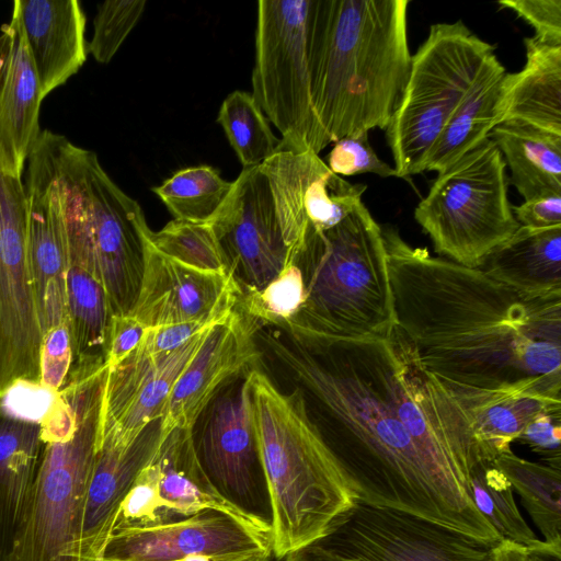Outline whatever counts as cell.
Masks as SVG:
<instances>
[{"mask_svg": "<svg viewBox=\"0 0 561 561\" xmlns=\"http://www.w3.org/2000/svg\"><path fill=\"white\" fill-rule=\"evenodd\" d=\"M263 342L298 382L358 502L409 513L494 546L470 489L483 459L461 404L394 325L382 340Z\"/></svg>", "mask_w": 561, "mask_h": 561, "instance_id": "6da1fadb", "label": "cell"}, {"mask_svg": "<svg viewBox=\"0 0 561 561\" xmlns=\"http://www.w3.org/2000/svg\"><path fill=\"white\" fill-rule=\"evenodd\" d=\"M381 230L396 325L465 411L525 392L561 398V295L520 294Z\"/></svg>", "mask_w": 561, "mask_h": 561, "instance_id": "7a4b0ae2", "label": "cell"}, {"mask_svg": "<svg viewBox=\"0 0 561 561\" xmlns=\"http://www.w3.org/2000/svg\"><path fill=\"white\" fill-rule=\"evenodd\" d=\"M409 4V0H311V101L329 144L388 126L410 71Z\"/></svg>", "mask_w": 561, "mask_h": 561, "instance_id": "3957f363", "label": "cell"}, {"mask_svg": "<svg viewBox=\"0 0 561 561\" xmlns=\"http://www.w3.org/2000/svg\"><path fill=\"white\" fill-rule=\"evenodd\" d=\"M248 377L272 501V553L280 560L324 539L358 497L312 422L302 390L283 392L257 368Z\"/></svg>", "mask_w": 561, "mask_h": 561, "instance_id": "277c9868", "label": "cell"}, {"mask_svg": "<svg viewBox=\"0 0 561 561\" xmlns=\"http://www.w3.org/2000/svg\"><path fill=\"white\" fill-rule=\"evenodd\" d=\"M107 370L71 369L41 422L37 474L7 561H81Z\"/></svg>", "mask_w": 561, "mask_h": 561, "instance_id": "5b68a950", "label": "cell"}, {"mask_svg": "<svg viewBox=\"0 0 561 561\" xmlns=\"http://www.w3.org/2000/svg\"><path fill=\"white\" fill-rule=\"evenodd\" d=\"M306 299L283 328L299 344L382 340L396 325L381 227L360 204L327 230L307 227L294 261Z\"/></svg>", "mask_w": 561, "mask_h": 561, "instance_id": "8992f818", "label": "cell"}, {"mask_svg": "<svg viewBox=\"0 0 561 561\" xmlns=\"http://www.w3.org/2000/svg\"><path fill=\"white\" fill-rule=\"evenodd\" d=\"M494 49L461 20L431 25L411 56L403 93L385 129L398 178L424 171L431 149Z\"/></svg>", "mask_w": 561, "mask_h": 561, "instance_id": "52a82bcc", "label": "cell"}, {"mask_svg": "<svg viewBox=\"0 0 561 561\" xmlns=\"http://www.w3.org/2000/svg\"><path fill=\"white\" fill-rule=\"evenodd\" d=\"M414 218L435 252L479 268L519 227L508 199L506 165L494 141L488 137L438 173Z\"/></svg>", "mask_w": 561, "mask_h": 561, "instance_id": "ba28073f", "label": "cell"}, {"mask_svg": "<svg viewBox=\"0 0 561 561\" xmlns=\"http://www.w3.org/2000/svg\"><path fill=\"white\" fill-rule=\"evenodd\" d=\"M311 0H260L252 95L282 135L278 150L319 154L329 141L313 111L308 61Z\"/></svg>", "mask_w": 561, "mask_h": 561, "instance_id": "9c48e42d", "label": "cell"}, {"mask_svg": "<svg viewBox=\"0 0 561 561\" xmlns=\"http://www.w3.org/2000/svg\"><path fill=\"white\" fill-rule=\"evenodd\" d=\"M248 373L217 392L195 423L192 438L199 466L217 494L272 537V501Z\"/></svg>", "mask_w": 561, "mask_h": 561, "instance_id": "30bf717a", "label": "cell"}, {"mask_svg": "<svg viewBox=\"0 0 561 561\" xmlns=\"http://www.w3.org/2000/svg\"><path fill=\"white\" fill-rule=\"evenodd\" d=\"M60 161L84 197L95 261L112 316L130 314L140 288L145 244L151 232L145 214L138 202L104 171L93 151L62 136Z\"/></svg>", "mask_w": 561, "mask_h": 561, "instance_id": "8fae6325", "label": "cell"}, {"mask_svg": "<svg viewBox=\"0 0 561 561\" xmlns=\"http://www.w3.org/2000/svg\"><path fill=\"white\" fill-rule=\"evenodd\" d=\"M61 135L42 130L24 167L27 254L42 335L69 321L66 271L67 236L59 167Z\"/></svg>", "mask_w": 561, "mask_h": 561, "instance_id": "7c38bea8", "label": "cell"}, {"mask_svg": "<svg viewBox=\"0 0 561 561\" xmlns=\"http://www.w3.org/2000/svg\"><path fill=\"white\" fill-rule=\"evenodd\" d=\"M346 561H492V547L419 516L357 502L321 541Z\"/></svg>", "mask_w": 561, "mask_h": 561, "instance_id": "4fadbf2b", "label": "cell"}, {"mask_svg": "<svg viewBox=\"0 0 561 561\" xmlns=\"http://www.w3.org/2000/svg\"><path fill=\"white\" fill-rule=\"evenodd\" d=\"M209 222L240 295L261 290L288 264V250L262 164L242 169Z\"/></svg>", "mask_w": 561, "mask_h": 561, "instance_id": "5bb4252c", "label": "cell"}, {"mask_svg": "<svg viewBox=\"0 0 561 561\" xmlns=\"http://www.w3.org/2000/svg\"><path fill=\"white\" fill-rule=\"evenodd\" d=\"M272 554V537L240 516L205 508L178 522L111 531L104 561L241 560Z\"/></svg>", "mask_w": 561, "mask_h": 561, "instance_id": "9a60e30c", "label": "cell"}, {"mask_svg": "<svg viewBox=\"0 0 561 561\" xmlns=\"http://www.w3.org/2000/svg\"><path fill=\"white\" fill-rule=\"evenodd\" d=\"M205 508L224 510L240 516L217 494L202 470L192 430L174 428L161 434L158 448L122 502L112 530L164 525Z\"/></svg>", "mask_w": 561, "mask_h": 561, "instance_id": "2e32d148", "label": "cell"}, {"mask_svg": "<svg viewBox=\"0 0 561 561\" xmlns=\"http://www.w3.org/2000/svg\"><path fill=\"white\" fill-rule=\"evenodd\" d=\"M288 250V263L300 253L307 227L327 230L363 204L367 185L333 173L311 150H278L262 163Z\"/></svg>", "mask_w": 561, "mask_h": 561, "instance_id": "e0dca14e", "label": "cell"}, {"mask_svg": "<svg viewBox=\"0 0 561 561\" xmlns=\"http://www.w3.org/2000/svg\"><path fill=\"white\" fill-rule=\"evenodd\" d=\"M210 327L174 351L144 354L134 350L108 368L98 445L127 446L148 424L161 417L175 381L199 350Z\"/></svg>", "mask_w": 561, "mask_h": 561, "instance_id": "ac0fdd59", "label": "cell"}, {"mask_svg": "<svg viewBox=\"0 0 561 561\" xmlns=\"http://www.w3.org/2000/svg\"><path fill=\"white\" fill-rule=\"evenodd\" d=\"M59 167L64 190L67 236L66 295L72 335L71 368L105 364L112 319L107 296L95 261L84 197L75 179Z\"/></svg>", "mask_w": 561, "mask_h": 561, "instance_id": "d6986e66", "label": "cell"}, {"mask_svg": "<svg viewBox=\"0 0 561 561\" xmlns=\"http://www.w3.org/2000/svg\"><path fill=\"white\" fill-rule=\"evenodd\" d=\"M259 327L237 306L210 327L167 399L160 417L162 435L174 428L193 430L224 386L256 368L261 352L254 335Z\"/></svg>", "mask_w": 561, "mask_h": 561, "instance_id": "ffe728a7", "label": "cell"}, {"mask_svg": "<svg viewBox=\"0 0 561 561\" xmlns=\"http://www.w3.org/2000/svg\"><path fill=\"white\" fill-rule=\"evenodd\" d=\"M149 237L131 317L152 329L185 322H211L234 309L240 290L231 276L180 263L159 252Z\"/></svg>", "mask_w": 561, "mask_h": 561, "instance_id": "44dd1931", "label": "cell"}, {"mask_svg": "<svg viewBox=\"0 0 561 561\" xmlns=\"http://www.w3.org/2000/svg\"><path fill=\"white\" fill-rule=\"evenodd\" d=\"M0 151L19 175L36 142L39 108L44 101L24 36L16 0L11 19L0 27Z\"/></svg>", "mask_w": 561, "mask_h": 561, "instance_id": "7402d4cb", "label": "cell"}, {"mask_svg": "<svg viewBox=\"0 0 561 561\" xmlns=\"http://www.w3.org/2000/svg\"><path fill=\"white\" fill-rule=\"evenodd\" d=\"M161 442L160 419L127 446H98L84 507L81 561H94L112 531L117 511L136 477Z\"/></svg>", "mask_w": 561, "mask_h": 561, "instance_id": "603a6c76", "label": "cell"}, {"mask_svg": "<svg viewBox=\"0 0 561 561\" xmlns=\"http://www.w3.org/2000/svg\"><path fill=\"white\" fill-rule=\"evenodd\" d=\"M44 100L87 60L85 15L77 0H16Z\"/></svg>", "mask_w": 561, "mask_h": 561, "instance_id": "cb8c5ba5", "label": "cell"}, {"mask_svg": "<svg viewBox=\"0 0 561 561\" xmlns=\"http://www.w3.org/2000/svg\"><path fill=\"white\" fill-rule=\"evenodd\" d=\"M526 62L505 72L499 100L500 124L515 121L561 136V46L524 39Z\"/></svg>", "mask_w": 561, "mask_h": 561, "instance_id": "d4e9b609", "label": "cell"}, {"mask_svg": "<svg viewBox=\"0 0 561 561\" xmlns=\"http://www.w3.org/2000/svg\"><path fill=\"white\" fill-rule=\"evenodd\" d=\"M479 268L497 283L527 296L561 295V226H519Z\"/></svg>", "mask_w": 561, "mask_h": 561, "instance_id": "484cf974", "label": "cell"}, {"mask_svg": "<svg viewBox=\"0 0 561 561\" xmlns=\"http://www.w3.org/2000/svg\"><path fill=\"white\" fill-rule=\"evenodd\" d=\"M41 451L39 424L0 415V561H7L30 501Z\"/></svg>", "mask_w": 561, "mask_h": 561, "instance_id": "4316f807", "label": "cell"}, {"mask_svg": "<svg viewBox=\"0 0 561 561\" xmlns=\"http://www.w3.org/2000/svg\"><path fill=\"white\" fill-rule=\"evenodd\" d=\"M505 72L496 55L491 56L431 149L424 171L443 172L500 124L499 100Z\"/></svg>", "mask_w": 561, "mask_h": 561, "instance_id": "83f0119b", "label": "cell"}, {"mask_svg": "<svg viewBox=\"0 0 561 561\" xmlns=\"http://www.w3.org/2000/svg\"><path fill=\"white\" fill-rule=\"evenodd\" d=\"M511 171V184L524 201L561 194V136L508 121L489 135Z\"/></svg>", "mask_w": 561, "mask_h": 561, "instance_id": "f1b7e54d", "label": "cell"}, {"mask_svg": "<svg viewBox=\"0 0 561 561\" xmlns=\"http://www.w3.org/2000/svg\"><path fill=\"white\" fill-rule=\"evenodd\" d=\"M494 465L519 494L543 542L561 551V472L549 465L533 462L512 450L499 455Z\"/></svg>", "mask_w": 561, "mask_h": 561, "instance_id": "f546056e", "label": "cell"}, {"mask_svg": "<svg viewBox=\"0 0 561 561\" xmlns=\"http://www.w3.org/2000/svg\"><path fill=\"white\" fill-rule=\"evenodd\" d=\"M561 409V398L537 392L508 396L467 410L473 437L483 459L507 453L526 425L539 413Z\"/></svg>", "mask_w": 561, "mask_h": 561, "instance_id": "4dcf8cb0", "label": "cell"}, {"mask_svg": "<svg viewBox=\"0 0 561 561\" xmlns=\"http://www.w3.org/2000/svg\"><path fill=\"white\" fill-rule=\"evenodd\" d=\"M473 503L500 537L536 552L556 550L541 541L519 513L513 495V486L493 460L481 459L470 473Z\"/></svg>", "mask_w": 561, "mask_h": 561, "instance_id": "1f68e13d", "label": "cell"}, {"mask_svg": "<svg viewBox=\"0 0 561 561\" xmlns=\"http://www.w3.org/2000/svg\"><path fill=\"white\" fill-rule=\"evenodd\" d=\"M232 188L209 165L181 169L152 192L165 205L174 219L209 222L218 213Z\"/></svg>", "mask_w": 561, "mask_h": 561, "instance_id": "d6a6232c", "label": "cell"}, {"mask_svg": "<svg viewBox=\"0 0 561 561\" xmlns=\"http://www.w3.org/2000/svg\"><path fill=\"white\" fill-rule=\"evenodd\" d=\"M217 123L243 169L261 165L278 151L279 139L253 95L236 90L222 101Z\"/></svg>", "mask_w": 561, "mask_h": 561, "instance_id": "836d02e7", "label": "cell"}, {"mask_svg": "<svg viewBox=\"0 0 561 561\" xmlns=\"http://www.w3.org/2000/svg\"><path fill=\"white\" fill-rule=\"evenodd\" d=\"M149 238L159 252L180 263L205 272L229 275L210 222L173 219L159 231H151Z\"/></svg>", "mask_w": 561, "mask_h": 561, "instance_id": "e575fe53", "label": "cell"}, {"mask_svg": "<svg viewBox=\"0 0 561 561\" xmlns=\"http://www.w3.org/2000/svg\"><path fill=\"white\" fill-rule=\"evenodd\" d=\"M305 299L304 276L293 262L261 290L240 295L237 308L259 325L283 329L298 313Z\"/></svg>", "mask_w": 561, "mask_h": 561, "instance_id": "d590c367", "label": "cell"}, {"mask_svg": "<svg viewBox=\"0 0 561 561\" xmlns=\"http://www.w3.org/2000/svg\"><path fill=\"white\" fill-rule=\"evenodd\" d=\"M146 0H114L98 4L88 51L100 64L112 60L145 11Z\"/></svg>", "mask_w": 561, "mask_h": 561, "instance_id": "8d00e7d4", "label": "cell"}, {"mask_svg": "<svg viewBox=\"0 0 561 561\" xmlns=\"http://www.w3.org/2000/svg\"><path fill=\"white\" fill-rule=\"evenodd\" d=\"M368 133L346 136L333 142L327 165L336 175L374 173L381 178H398L394 168L382 161L374 151Z\"/></svg>", "mask_w": 561, "mask_h": 561, "instance_id": "74e56055", "label": "cell"}, {"mask_svg": "<svg viewBox=\"0 0 561 561\" xmlns=\"http://www.w3.org/2000/svg\"><path fill=\"white\" fill-rule=\"evenodd\" d=\"M73 363L72 335L69 321L59 323L42 335L39 348V383L59 391L69 377Z\"/></svg>", "mask_w": 561, "mask_h": 561, "instance_id": "f35d334b", "label": "cell"}, {"mask_svg": "<svg viewBox=\"0 0 561 561\" xmlns=\"http://www.w3.org/2000/svg\"><path fill=\"white\" fill-rule=\"evenodd\" d=\"M58 392L41 383L16 381L0 397V415L41 424Z\"/></svg>", "mask_w": 561, "mask_h": 561, "instance_id": "ab89813d", "label": "cell"}, {"mask_svg": "<svg viewBox=\"0 0 561 561\" xmlns=\"http://www.w3.org/2000/svg\"><path fill=\"white\" fill-rule=\"evenodd\" d=\"M499 4L533 26L539 43L561 46V0H501Z\"/></svg>", "mask_w": 561, "mask_h": 561, "instance_id": "60d3db41", "label": "cell"}, {"mask_svg": "<svg viewBox=\"0 0 561 561\" xmlns=\"http://www.w3.org/2000/svg\"><path fill=\"white\" fill-rule=\"evenodd\" d=\"M519 440L542 455L548 465H561V409L548 410L536 415L524 428Z\"/></svg>", "mask_w": 561, "mask_h": 561, "instance_id": "b9f144b4", "label": "cell"}, {"mask_svg": "<svg viewBox=\"0 0 561 561\" xmlns=\"http://www.w3.org/2000/svg\"><path fill=\"white\" fill-rule=\"evenodd\" d=\"M148 329L130 314L112 316L105 364L112 368L125 359L141 342Z\"/></svg>", "mask_w": 561, "mask_h": 561, "instance_id": "7bdbcfd3", "label": "cell"}, {"mask_svg": "<svg viewBox=\"0 0 561 561\" xmlns=\"http://www.w3.org/2000/svg\"><path fill=\"white\" fill-rule=\"evenodd\" d=\"M218 320L211 322H185L148 329L135 350L144 354L174 351Z\"/></svg>", "mask_w": 561, "mask_h": 561, "instance_id": "ee69618b", "label": "cell"}, {"mask_svg": "<svg viewBox=\"0 0 561 561\" xmlns=\"http://www.w3.org/2000/svg\"><path fill=\"white\" fill-rule=\"evenodd\" d=\"M519 226L529 228H549L561 226V194H551L524 201L513 207Z\"/></svg>", "mask_w": 561, "mask_h": 561, "instance_id": "f6af8a7d", "label": "cell"}, {"mask_svg": "<svg viewBox=\"0 0 561 561\" xmlns=\"http://www.w3.org/2000/svg\"><path fill=\"white\" fill-rule=\"evenodd\" d=\"M492 561H539L537 553L518 543L501 540L492 547Z\"/></svg>", "mask_w": 561, "mask_h": 561, "instance_id": "bcb514c9", "label": "cell"}, {"mask_svg": "<svg viewBox=\"0 0 561 561\" xmlns=\"http://www.w3.org/2000/svg\"><path fill=\"white\" fill-rule=\"evenodd\" d=\"M280 561H346L321 543L316 542L286 554Z\"/></svg>", "mask_w": 561, "mask_h": 561, "instance_id": "7dc6e473", "label": "cell"}, {"mask_svg": "<svg viewBox=\"0 0 561 561\" xmlns=\"http://www.w3.org/2000/svg\"><path fill=\"white\" fill-rule=\"evenodd\" d=\"M270 558H271V556H257V557L241 559V560H214V559H206V558H190V559L183 560V561H270Z\"/></svg>", "mask_w": 561, "mask_h": 561, "instance_id": "c3c4849f", "label": "cell"}, {"mask_svg": "<svg viewBox=\"0 0 561 561\" xmlns=\"http://www.w3.org/2000/svg\"><path fill=\"white\" fill-rule=\"evenodd\" d=\"M104 548H105V546L101 549V551L99 552V554L96 556L94 561H104V558H103Z\"/></svg>", "mask_w": 561, "mask_h": 561, "instance_id": "681fc988", "label": "cell"}, {"mask_svg": "<svg viewBox=\"0 0 561 561\" xmlns=\"http://www.w3.org/2000/svg\"><path fill=\"white\" fill-rule=\"evenodd\" d=\"M1 65H2V59L0 58V67H1Z\"/></svg>", "mask_w": 561, "mask_h": 561, "instance_id": "f907efd6", "label": "cell"}]
</instances>
